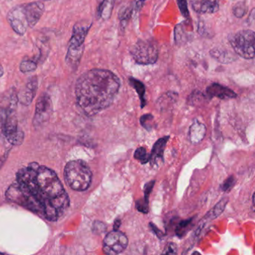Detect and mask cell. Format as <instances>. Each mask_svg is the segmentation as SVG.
Masks as SVG:
<instances>
[{
  "instance_id": "6da1fadb",
  "label": "cell",
  "mask_w": 255,
  "mask_h": 255,
  "mask_svg": "<svg viewBox=\"0 0 255 255\" xmlns=\"http://www.w3.org/2000/svg\"><path fill=\"white\" fill-rule=\"evenodd\" d=\"M6 198L50 222L57 221L70 204L57 174L37 162L17 172V181L8 188Z\"/></svg>"
},
{
  "instance_id": "7a4b0ae2",
  "label": "cell",
  "mask_w": 255,
  "mask_h": 255,
  "mask_svg": "<svg viewBox=\"0 0 255 255\" xmlns=\"http://www.w3.org/2000/svg\"><path fill=\"white\" fill-rule=\"evenodd\" d=\"M120 87V79L112 71L90 70L82 74L76 83L77 105L86 116H95L111 106Z\"/></svg>"
},
{
  "instance_id": "3957f363",
  "label": "cell",
  "mask_w": 255,
  "mask_h": 255,
  "mask_svg": "<svg viewBox=\"0 0 255 255\" xmlns=\"http://www.w3.org/2000/svg\"><path fill=\"white\" fill-rule=\"evenodd\" d=\"M44 11L45 6L41 1L21 4L8 11L7 20L14 32L23 36L29 29L35 27Z\"/></svg>"
},
{
  "instance_id": "277c9868",
  "label": "cell",
  "mask_w": 255,
  "mask_h": 255,
  "mask_svg": "<svg viewBox=\"0 0 255 255\" xmlns=\"http://www.w3.org/2000/svg\"><path fill=\"white\" fill-rule=\"evenodd\" d=\"M92 22L80 20L73 28L72 35L69 41L65 62L69 68L77 70L80 65L85 50V40L92 27Z\"/></svg>"
},
{
  "instance_id": "5b68a950",
  "label": "cell",
  "mask_w": 255,
  "mask_h": 255,
  "mask_svg": "<svg viewBox=\"0 0 255 255\" xmlns=\"http://www.w3.org/2000/svg\"><path fill=\"white\" fill-rule=\"evenodd\" d=\"M64 175L69 187L75 191L87 190L92 183V171L83 160L68 162L65 165Z\"/></svg>"
},
{
  "instance_id": "8992f818",
  "label": "cell",
  "mask_w": 255,
  "mask_h": 255,
  "mask_svg": "<svg viewBox=\"0 0 255 255\" xmlns=\"http://www.w3.org/2000/svg\"><path fill=\"white\" fill-rule=\"evenodd\" d=\"M129 53L138 65H153L159 58V47L153 38L138 40L131 47Z\"/></svg>"
},
{
  "instance_id": "52a82bcc",
  "label": "cell",
  "mask_w": 255,
  "mask_h": 255,
  "mask_svg": "<svg viewBox=\"0 0 255 255\" xmlns=\"http://www.w3.org/2000/svg\"><path fill=\"white\" fill-rule=\"evenodd\" d=\"M234 53L245 59H252L255 55V34L249 29L239 31L228 37Z\"/></svg>"
},
{
  "instance_id": "ba28073f",
  "label": "cell",
  "mask_w": 255,
  "mask_h": 255,
  "mask_svg": "<svg viewBox=\"0 0 255 255\" xmlns=\"http://www.w3.org/2000/svg\"><path fill=\"white\" fill-rule=\"evenodd\" d=\"M18 103L17 92L14 88L0 95V129H3L9 115L15 114Z\"/></svg>"
},
{
  "instance_id": "9c48e42d",
  "label": "cell",
  "mask_w": 255,
  "mask_h": 255,
  "mask_svg": "<svg viewBox=\"0 0 255 255\" xmlns=\"http://www.w3.org/2000/svg\"><path fill=\"white\" fill-rule=\"evenodd\" d=\"M128 245L127 236L119 231H113L106 236L104 240V253L107 255H115L122 253L126 249Z\"/></svg>"
},
{
  "instance_id": "30bf717a",
  "label": "cell",
  "mask_w": 255,
  "mask_h": 255,
  "mask_svg": "<svg viewBox=\"0 0 255 255\" xmlns=\"http://www.w3.org/2000/svg\"><path fill=\"white\" fill-rule=\"evenodd\" d=\"M52 101L50 97L47 93L40 95L35 107V116H34L33 125L35 128L42 126L50 119L52 114Z\"/></svg>"
},
{
  "instance_id": "8fae6325",
  "label": "cell",
  "mask_w": 255,
  "mask_h": 255,
  "mask_svg": "<svg viewBox=\"0 0 255 255\" xmlns=\"http://www.w3.org/2000/svg\"><path fill=\"white\" fill-rule=\"evenodd\" d=\"M38 90V78L32 77L29 79L24 87L17 93L18 101L23 106H29L36 95Z\"/></svg>"
},
{
  "instance_id": "7c38bea8",
  "label": "cell",
  "mask_w": 255,
  "mask_h": 255,
  "mask_svg": "<svg viewBox=\"0 0 255 255\" xmlns=\"http://www.w3.org/2000/svg\"><path fill=\"white\" fill-rule=\"evenodd\" d=\"M191 5L198 14H214L219 10V0H191Z\"/></svg>"
},
{
  "instance_id": "4fadbf2b",
  "label": "cell",
  "mask_w": 255,
  "mask_h": 255,
  "mask_svg": "<svg viewBox=\"0 0 255 255\" xmlns=\"http://www.w3.org/2000/svg\"><path fill=\"white\" fill-rule=\"evenodd\" d=\"M207 96L210 98H218L220 99H232L237 98V94L226 86L219 83H213L207 88Z\"/></svg>"
},
{
  "instance_id": "5bb4252c",
  "label": "cell",
  "mask_w": 255,
  "mask_h": 255,
  "mask_svg": "<svg viewBox=\"0 0 255 255\" xmlns=\"http://www.w3.org/2000/svg\"><path fill=\"white\" fill-rule=\"evenodd\" d=\"M168 138L169 136L159 138L153 145L151 153L150 154V162L152 166H159L163 162L164 150Z\"/></svg>"
},
{
  "instance_id": "9a60e30c",
  "label": "cell",
  "mask_w": 255,
  "mask_h": 255,
  "mask_svg": "<svg viewBox=\"0 0 255 255\" xmlns=\"http://www.w3.org/2000/svg\"><path fill=\"white\" fill-rule=\"evenodd\" d=\"M210 53L213 59L222 64H230L237 59V55L225 47H215L210 50Z\"/></svg>"
},
{
  "instance_id": "2e32d148",
  "label": "cell",
  "mask_w": 255,
  "mask_h": 255,
  "mask_svg": "<svg viewBox=\"0 0 255 255\" xmlns=\"http://www.w3.org/2000/svg\"><path fill=\"white\" fill-rule=\"evenodd\" d=\"M206 132H207V129H206L205 125L198 121H195L189 128V141L192 144H198L204 139Z\"/></svg>"
},
{
  "instance_id": "e0dca14e",
  "label": "cell",
  "mask_w": 255,
  "mask_h": 255,
  "mask_svg": "<svg viewBox=\"0 0 255 255\" xmlns=\"http://www.w3.org/2000/svg\"><path fill=\"white\" fill-rule=\"evenodd\" d=\"M116 0H103L98 8V16L104 20H108L111 17Z\"/></svg>"
},
{
  "instance_id": "ac0fdd59",
  "label": "cell",
  "mask_w": 255,
  "mask_h": 255,
  "mask_svg": "<svg viewBox=\"0 0 255 255\" xmlns=\"http://www.w3.org/2000/svg\"><path fill=\"white\" fill-rule=\"evenodd\" d=\"M129 83L133 89L136 91L138 97H139L140 101H141V107L144 108V106L146 105L145 99V86L139 80L137 79L133 78V77H129Z\"/></svg>"
},
{
  "instance_id": "d6986e66",
  "label": "cell",
  "mask_w": 255,
  "mask_h": 255,
  "mask_svg": "<svg viewBox=\"0 0 255 255\" xmlns=\"http://www.w3.org/2000/svg\"><path fill=\"white\" fill-rule=\"evenodd\" d=\"M135 8V2H131L124 5L119 11V18L122 23H126L132 16L133 9Z\"/></svg>"
},
{
  "instance_id": "ffe728a7",
  "label": "cell",
  "mask_w": 255,
  "mask_h": 255,
  "mask_svg": "<svg viewBox=\"0 0 255 255\" xmlns=\"http://www.w3.org/2000/svg\"><path fill=\"white\" fill-rule=\"evenodd\" d=\"M38 63L35 58L33 59H29L25 58L23 59L20 65V71L22 73H31L35 71L38 68Z\"/></svg>"
},
{
  "instance_id": "44dd1931",
  "label": "cell",
  "mask_w": 255,
  "mask_h": 255,
  "mask_svg": "<svg viewBox=\"0 0 255 255\" xmlns=\"http://www.w3.org/2000/svg\"><path fill=\"white\" fill-rule=\"evenodd\" d=\"M24 132L18 128L17 131L6 136L7 139L13 145H20L24 140Z\"/></svg>"
},
{
  "instance_id": "7402d4cb",
  "label": "cell",
  "mask_w": 255,
  "mask_h": 255,
  "mask_svg": "<svg viewBox=\"0 0 255 255\" xmlns=\"http://www.w3.org/2000/svg\"><path fill=\"white\" fill-rule=\"evenodd\" d=\"M248 11V7L245 2H240L236 4L233 8V13L237 18H242L246 15Z\"/></svg>"
},
{
  "instance_id": "603a6c76",
  "label": "cell",
  "mask_w": 255,
  "mask_h": 255,
  "mask_svg": "<svg viewBox=\"0 0 255 255\" xmlns=\"http://www.w3.org/2000/svg\"><path fill=\"white\" fill-rule=\"evenodd\" d=\"M134 157L137 160L140 161L141 164L147 163V162L150 161V155L147 154V150L143 147H138L135 150Z\"/></svg>"
},
{
  "instance_id": "cb8c5ba5",
  "label": "cell",
  "mask_w": 255,
  "mask_h": 255,
  "mask_svg": "<svg viewBox=\"0 0 255 255\" xmlns=\"http://www.w3.org/2000/svg\"><path fill=\"white\" fill-rule=\"evenodd\" d=\"M192 219L182 221L177 225L175 232L179 237L181 238L182 237H183L187 233L188 229H189V226H190L191 223H192Z\"/></svg>"
},
{
  "instance_id": "d4e9b609",
  "label": "cell",
  "mask_w": 255,
  "mask_h": 255,
  "mask_svg": "<svg viewBox=\"0 0 255 255\" xmlns=\"http://www.w3.org/2000/svg\"><path fill=\"white\" fill-rule=\"evenodd\" d=\"M227 203H228V200L223 199L215 206L214 208L209 213L208 216H211V219H214V218L217 217L219 215L223 212L225 210V207H226Z\"/></svg>"
},
{
  "instance_id": "484cf974",
  "label": "cell",
  "mask_w": 255,
  "mask_h": 255,
  "mask_svg": "<svg viewBox=\"0 0 255 255\" xmlns=\"http://www.w3.org/2000/svg\"><path fill=\"white\" fill-rule=\"evenodd\" d=\"M177 5H178L179 9L181 12L182 15L185 18L188 19L189 17V11L188 8L187 0H177Z\"/></svg>"
},
{
  "instance_id": "4316f807",
  "label": "cell",
  "mask_w": 255,
  "mask_h": 255,
  "mask_svg": "<svg viewBox=\"0 0 255 255\" xmlns=\"http://www.w3.org/2000/svg\"><path fill=\"white\" fill-rule=\"evenodd\" d=\"M153 117L151 116V115H145V116H143L141 118V125L144 127V128H146L147 129H150L152 128V125L150 123V122H152L153 120Z\"/></svg>"
},
{
  "instance_id": "83f0119b",
  "label": "cell",
  "mask_w": 255,
  "mask_h": 255,
  "mask_svg": "<svg viewBox=\"0 0 255 255\" xmlns=\"http://www.w3.org/2000/svg\"><path fill=\"white\" fill-rule=\"evenodd\" d=\"M106 230H107V227H106V225H104V223H102V222L97 221V222H95V223H94L93 231L94 232L96 233V234H101V233H104Z\"/></svg>"
},
{
  "instance_id": "f1b7e54d",
  "label": "cell",
  "mask_w": 255,
  "mask_h": 255,
  "mask_svg": "<svg viewBox=\"0 0 255 255\" xmlns=\"http://www.w3.org/2000/svg\"><path fill=\"white\" fill-rule=\"evenodd\" d=\"M163 254L166 255H175L177 254V246L174 243H170L164 250Z\"/></svg>"
},
{
  "instance_id": "f546056e",
  "label": "cell",
  "mask_w": 255,
  "mask_h": 255,
  "mask_svg": "<svg viewBox=\"0 0 255 255\" xmlns=\"http://www.w3.org/2000/svg\"><path fill=\"white\" fill-rule=\"evenodd\" d=\"M234 183H235V180H234V177H230L228 180H225V183L222 185V189L224 191L228 190L232 187Z\"/></svg>"
},
{
  "instance_id": "4dcf8cb0",
  "label": "cell",
  "mask_w": 255,
  "mask_h": 255,
  "mask_svg": "<svg viewBox=\"0 0 255 255\" xmlns=\"http://www.w3.org/2000/svg\"><path fill=\"white\" fill-rule=\"evenodd\" d=\"M150 226H151L152 229H153V231H154L155 234H156V235L159 237V238H162V237H163L164 234H162V232H161L160 231H159V229H158L157 228H156V226H155V225H153V224H150Z\"/></svg>"
},
{
  "instance_id": "1f68e13d",
  "label": "cell",
  "mask_w": 255,
  "mask_h": 255,
  "mask_svg": "<svg viewBox=\"0 0 255 255\" xmlns=\"http://www.w3.org/2000/svg\"><path fill=\"white\" fill-rule=\"evenodd\" d=\"M120 225H121V221L119 220V219H117V220L116 221V222H115V225H114L115 231H117V230L119 229V227H120Z\"/></svg>"
},
{
  "instance_id": "d6a6232c",
  "label": "cell",
  "mask_w": 255,
  "mask_h": 255,
  "mask_svg": "<svg viewBox=\"0 0 255 255\" xmlns=\"http://www.w3.org/2000/svg\"><path fill=\"white\" fill-rule=\"evenodd\" d=\"M4 75V68L2 65L0 64V78Z\"/></svg>"
},
{
  "instance_id": "836d02e7",
  "label": "cell",
  "mask_w": 255,
  "mask_h": 255,
  "mask_svg": "<svg viewBox=\"0 0 255 255\" xmlns=\"http://www.w3.org/2000/svg\"><path fill=\"white\" fill-rule=\"evenodd\" d=\"M98 3H101V2H103V0H98Z\"/></svg>"
},
{
  "instance_id": "e575fe53",
  "label": "cell",
  "mask_w": 255,
  "mask_h": 255,
  "mask_svg": "<svg viewBox=\"0 0 255 255\" xmlns=\"http://www.w3.org/2000/svg\"><path fill=\"white\" fill-rule=\"evenodd\" d=\"M146 0H139L140 2H145Z\"/></svg>"
},
{
  "instance_id": "d590c367",
  "label": "cell",
  "mask_w": 255,
  "mask_h": 255,
  "mask_svg": "<svg viewBox=\"0 0 255 255\" xmlns=\"http://www.w3.org/2000/svg\"><path fill=\"white\" fill-rule=\"evenodd\" d=\"M40 1H43V2H45V1H50V0H40Z\"/></svg>"
}]
</instances>
